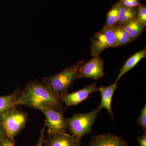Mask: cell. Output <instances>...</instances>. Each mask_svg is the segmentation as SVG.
I'll use <instances>...</instances> for the list:
<instances>
[{
    "mask_svg": "<svg viewBox=\"0 0 146 146\" xmlns=\"http://www.w3.org/2000/svg\"><path fill=\"white\" fill-rule=\"evenodd\" d=\"M16 105H23L39 109L51 108L58 111L63 110V103L48 86L38 81H32L27 84L18 94Z\"/></svg>",
    "mask_w": 146,
    "mask_h": 146,
    "instance_id": "cell-1",
    "label": "cell"
},
{
    "mask_svg": "<svg viewBox=\"0 0 146 146\" xmlns=\"http://www.w3.org/2000/svg\"><path fill=\"white\" fill-rule=\"evenodd\" d=\"M84 60L79 61L75 65L65 68L54 75L42 78L43 83L60 97L68 93V91L74 81L77 79L79 68Z\"/></svg>",
    "mask_w": 146,
    "mask_h": 146,
    "instance_id": "cell-2",
    "label": "cell"
},
{
    "mask_svg": "<svg viewBox=\"0 0 146 146\" xmlns=\"http://www.w3.org/2000/svg\"><path fill=\"white\" fill-rule=\"evenodd\" d=\"M101 109L99 106L91 112L86 113H77L66 121L72 135L80 139L92 132V128Z\"/></svg>",
    "mask_w": 146,
    "mask_h": 146,
    "instance_id": "cell-3",
    "label": "cell"
},
{
    "mask_svg": "<svg viewBox=\"0 0 146 146\" xmlns=\"http://www.w3.org/2000/svg\"><path fill=\"white\" fill-rule=\"evenodd\" d=\"M1 122L5 131L7 138L12 141L25 125L27 113L12 108L0 115Z\"/></svg>",
    "mask_w": 146,
    "mask_h": 146,
    "instance_id": "cell-4",
    "label": "cell"
},
{
    "mask_svg": "<svg viewBox=\"0 0 146 146\" xmlns=\"http://www.w3.org/2000/svg\"><path fill=\"white\" fill-rule=\"evenodd\" d=\"M91 55L99 56L108 48L118 47L113 27H104L91 38Z\"/></svg>",
    "mask_w": 146,
    "mask_h": 146,
    "instance_id": "cell-5",
    "label": "cell"
},
{
    "mask_svg": "<svg viewBox=\"0 0 146 146\" xmlns=\"http://www.w3.org/2000/svg\"><path fill=\"white\" fill-rule=\"evenodd\" d=\"M40 110L46 116L48 136L66 132L68 125L63 112L51 108H42Z\"/></svg>",
    "mask_w": 146,
    "mask_h": 146,
    "instance_id": "cell-6",
    "label": "cell"
},
{
    "mask_svg": "<svg viewBox=\"0 0 146 146\" xmlns=\"http://www.w3.org/2000/svg\"><path fill=\"white\" fill-rule=\"evenodd\" d=\"M104 74V59L100 56H94L80 66L78 72L77 79L91 78L97 80L102 78Z\"/></svg>",
    "mask_w": 146,
    "mask_h": 146,
    "instance_id": "cell-7",
    "label": "cell"
},
{
    "mask_svg": "<svg viewBox=\"0 0 146 146\" xmlns=\"http://www.w3.org/2000/svg\"><path fill=\"white\" fill-rule=\"evenodd\" d=\"M98 88L96 83L94 82L76 92L67 93L60 97V100L66 106L77 105L87 99L91 94L98 91Z\"/></svg>",
    "mask_w": 146,
    "mask_h": 146,
    "instance_id": "cell-8",
    "label": "cell"
},
{
    "mask_svg": "<svg viewBox=\"0 0 146 146\" xmlns=\"http://www.w3.org/2000/svg\"><path fill=\"white\" fill-rule=\"evenodd\" d=\"M81 140L65 132L49 136L44 143L45 146H80Z\"/></svg>",
    "mask_w": 146,
    "mask_h": 146,
    "instance_id": "cell-9",
    "label": "cell"
},
{
    "mask_svg": "<svg viewBox=\"0 0 146 146\" xmlns=\"http://www.w3.org/2000/svg\"><path fill=\"white\" fill-rule=\"evenodd\" d=\"M90 146H127L121 137L112 133H105L94 136Z\"/></svg>",
    "mask_w": 146,
    "mask_h": 146,
    "instance_id": "cell-10",
    "label": "cell"
},
{
    "mask_svg": "<svg viewBox=\"0 0 146 146\" xmlns=\"http://www.w3.org/2000/svg\"><path fill=\"white\" fill-rule=\"evenodd\" d=\"M118 82L114 83L107 86H101L98 87L101 96V101L99 107L101 109H105L113 119V112L112 108V98L117 86Z\"/></svg>",
    "mask_w": 146,
    "mask_h": 146,
    "instance_id": "cell-11",
    "label": "cell"
},
{
    "mask_svg": "<svg viewBox=\"0 0 146 146\" xmlns=\"http://www.w3.org/2000/svg\"><path fill=\"white\" fill-rule=\"evenodd\" d=\"M146 57V48H144L143 49L139 51L131 56L126 60L123 67L121 68L119 73L115 81L118 82L120 78L124 75L133 69L142 59L145 58Z\"/></svg>",
    "mask_w": 146,
    "mask_h": 146,
    "instance_id": "cell-12",
    "label": "cell"
},
{
    "mask_svg": "<svg viewBox=\"0 0 146 146\" xmlns=\"http://www.w3.org/2000/svg\"><path fill=\"white\" fill-rule=\"evenodd\" d=\"M122 25L130 35L133 41L140 36L145 30L146 27L138 20L137 18L128 21Z\"/></svg>",
    "mask_w": 146,
    "mask_h": 146,
    "instance_id": "cell-13",
    "label": "cell"
},
{
    "mask_svg": "<svg viewBox=\"0 0 146 146\" xmlns=\"http://www.w3.org/2000/svg\"><path fill=\"white\" fill-rule=\"evenodd\" d=\"M113 27L118 46H125L133 42L130 35L122 25L117 24Z\"/></svg>",
    "mask_w": 146,
    "mask_h": 146,
    "instance_id": "cell-14",
    "label": "cell"
},
{
    "mask_svg": "<svg viewBox=\"0 0 146 146\" xmlns=\"http://www.w3.org/2000/svg\"><path fill=\"white\" fill-rule=\"evenodd\" d=\"M137 8H128L124 6L121 3L117 24L123 25L128 21L137 18Z\"/></svg>",
    "mask_w": 146,
    "mask_h": 146,
    "instance_id": "cell-15",
    "label": "cell"
},
{
    "mask_svg": "<svg viewBox=\"0 0 146 146\" xmlns=\"http://www.w3.org/2000/svg\"><path fill=\"white\" fill-rule=\"evenodd\" d=\"M18 96V93H14L9 96L0 97V115L17 106L16 102Z\"/></svg>",
    "mask_w": 146,
    "mask_h": 146,
    "instance_id": "cell-16",
    "label": "cell"
},
{
    "mask_svg": "<svg viewBox=\"0 0 146 146\" xmlns=\"http://www.w3.org/2000/svg\"><path fill=\"white\" fill-rule=\"evenodd\" d=\"M121 5L120 1L115 3L112 5L110 10L108 12L106 21L104 27H113L117 24Z\"/></svg>",
    "mask_w": 146,
    "mask_h": 146,
    "instance_id": "cell-17",
    "label": "cell"
},
{
    "mask_svg": "<svg viewBox=\"0 0 146 146\" xmlns=\"http://www.w3.org/2000/svg\"><path fill=\"white\" fill-rule=\"evenodd\" d=\"M137 123L143 128L144 131H146V104L144 105L141 109V115L136 120Z\"/></svg>",
    "mask_w": 146,
    "mask_h": 146,
    "instance_id": "cell-18",
    "label": "cell"
},
{
    "mask_svg": "<svg viewBox=\"0 0 146 146\" xmlns=\"http://www.w3.org/2000/svg\"><path fill=\"white\" fill-rule=\"evenodd\" d=\"M137 18L139 21L146 26V7L141 4L137 8Z\"/></svg>",
    "mask_w": 146,
    "mask_h": 146,
    "instance_id": "cell-19",
    "label": "cell"
},
{
    "mask_svg": "<svg viewBox=\"0 0 146 146\" xmlns=\"http://www.w3.org/2000/svg\"><path fill=\"white\" fill-rule=\"evenodd\" d=\"M121 3L128 8H137L141 3L139 0H120Z\"/></svg>",
    "mask_w": 146,
    "mask_h": 146,
    "instance_id": "cell-20",
    "label": "cell"
},
{
    "mask_svg": "<svg viewBox=\"0 0 146 146\" xmlns=\"http://www.w3.org/2000/svg\"><path fill=\"white\" fill-rule=\"evenodd\" d=\"M45 127L40 131V134L39 140L35 146H43L45 138Z\"/></svg>",
    "mask_w": 146,
    "mask_h": 146,
    "instance_id": "cell-21",
    "label": "cell"
},
{
    "mask_svg": "<svg viewBox=\"0 0 146 146\" xmlns=\"http://www.w3.org/2000/svg\"><path fill=\"white\" fill-rule=\"evenodd\" d=\"M137 141L139 146H146V131H144L142 136L138 137Z\"/></svg>",
    "mask_w": 146,
    "mask_h": 146,
    "instance_id": "cell-22",
    "label": "cell"
},
{
    "mask_svg": "<svg viewBox=\"0 0 146 146\" xmlns=\"http://www.w3.org/2000/svg\"><path fill=\"white\" fill-rule=\"evenodd\" d=\"M7 138L4 129L3 128L0 122V145L2 143L3 141Z\"/></svg>",
    "mask_w": 146,
    "mask_h": 146,
    "instance_id": "cell-23",
    "label": "cell"
},
{
    "mask_svg": "<svg viewBox=\"0 0 146 146\" xmlns=\"http://www.w3.org/2000/svg\"><path fill=\"white\" fill-rule=\"evenodd\" d=\"M0 146H15V145L12 143V141L6 138L3 141L2 143L0 145Z\"/></svg>",
    "mask_w": 146,
    "mask_h": 146,
    "instance_id": "cell-24",
    "label": "cell"
}]
</instances>
